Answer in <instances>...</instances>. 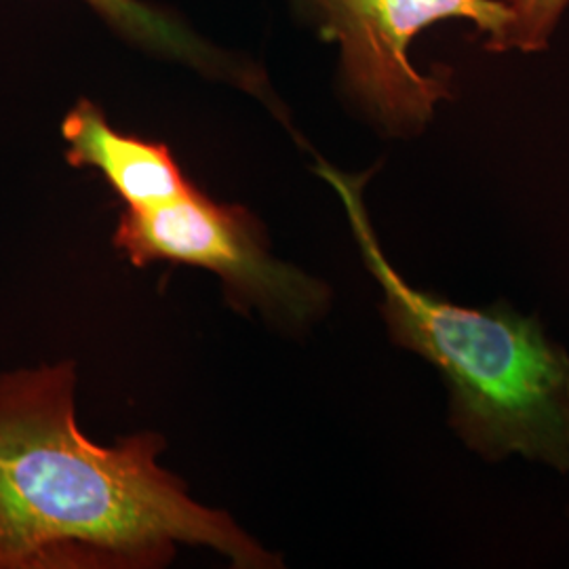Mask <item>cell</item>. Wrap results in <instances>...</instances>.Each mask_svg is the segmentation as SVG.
<instances>
[{
	"label": "cell",
	"instance_id": "7a4b0ae2",
	"mask_svg": "<svg viewBox=\"0 0 569 569\" xmlns=\"http://www.w3.org/2000/svg\"><path fill=\"white\" fill-rule=\"evenodd\" d=\"M342 199L363 262L382 289L392 345L437 367L448 387V427L486 462L521 456L569 475V355L538 315L507 300L462 306L407 283L388 262L363 201L369 173L319 163Z\"/></svg>",
	"mask_w": 569,
	"mask_h": 569
},
{
	"label": "cell",
	"instance_id": "3957f363",
	"mask_svg": "<svg viewBox=\"0 0 569 569\" xmlns=\"http://www.w3.org/2000/svg\"><path fill=\"white\" fill-rule=\"evenodd\" d=\"M114 247L136 266L150 262L199 266L218 274L237 308H258L289 329L326 317L331 289L268 251L260 222L239 204H220L192 186L169 203L124 209Z\"/></svg>",
	"mask_w": 569,
	"mask_h": 569
},
{
	"label": "cell",
	"instance_id": "52a82bcc",
	"mask_svg": "<svg viewBox=\"0 0 569 569\" xmlns=\"http://www.w3.org/2000/svg\"><path fill=\"white\" fill-rule=\"evenodd\" d=\"M87 2L96 7L103 18L117 23L124 32H129L140 41L163 47L190 60H199L203 53L180 26H176L173 21L167 20L164 16L152 11L150 7H146L138 0H87Z\"/></svg>",
	"mask_w": 569,
	"mask_h": 569
},
{
	"label": "cell",
	"instance_id": "8992f818",
	"mask_svg": "<svg viewBox=\"0 0 569 569\" xmlns=\"http://www.w3.org/2000/svg\"><path fill=\"white\" fill-rule=\"evenodd\" d=\"M509 4L510 20L507 26L488 37L486 49L491 53H538L549 49L550 37L555 34L563 18L569 0H505Z\"/></svg>",
	"mask_w": 569,
	"mask_h": 569
},
{
	"label": "cell",
	"instance_id": "277c9868",
	"mask_svg": "<svg viewBox=\"0 0 569 569\" xmlns=\"http://www.w3.org/2000/svg\"><path fill=\"white\" fill-rule=\"evenodd\" d=\"M323 32L340 42L346 91L388 136L413 138L451 100L449 70L422 74L409 44L432 23L470 21L493 37L510 20L505 0H312Z\"/></svg>",
	"mask_w": 569,
	"mask_h": 569
},
{
	"label": "cell",
	"instance_id": "6da1fadb",
	"mask_svg": "<svg viewBox=\"0 0 569 569\" xmlns=\"http://www.w3.org/2000/svg\"><path fill=\"white\" fill-rule=\"evenodd\" d=\"M74 388L72 361L0 376V569L163 568L180 545L234 568L281 566L159 467V435L89 441Z\"/></svg>",
	"mask_w": 569,
	"mask_h": 569
},
{
	"label": "cell",
	"instance_id": "5b68a950",
	"mask_svg": "<svg viewBox=\"0 0 569 569\" xmlns=\"http://www.w3.org/2000/svg\"><path fill=\"white\" fill-rule=\"evenodd\" d=\"M61 133L68 163L98 169L127 209L169 203L192 188L167 146L119 133L96 103H77L63 119Z\"/></svg>",
	"mask_w": 569,
	"mask_h": 569
}]
</instances>
